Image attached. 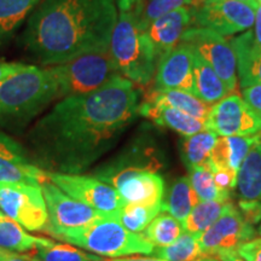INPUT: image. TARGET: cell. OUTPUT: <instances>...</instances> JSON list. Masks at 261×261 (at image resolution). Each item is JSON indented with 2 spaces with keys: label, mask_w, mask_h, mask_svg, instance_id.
Here are the masks:
<instances>
[{
  "label": "cell",
  "mask_w": 261,
  "mask_h": 261,
  "mask_svg": "<svg viewBox=\"0 0 261 261\" xmlns=\"http://www.w3.org/2000/svg\"><path fill=\"white\" fill-rule=\"evenodd\" d=\"M54 244L56 243L47 238L27 233L21 225L11 220L9 217L0 219V248L8 252L24 253L40 248L52 247Z\"/></svg>",
  "instance_id": "obj_25"
},
{
  "label": "cell",
  "mask_w": 261,
  "mask_h": 261,
  "mask_svg": "<svg viewBox=\"0 0 261 261\" xmlns=\"http://www.w3.org/2000/svg\"><path fill=\"white\" fill-rule=\"evenodd\" d=\"M162 204H125L120 212V221L130 232L144 231L155 217L161 212Z\"/></svg>",
  "instance_id": "obj_34"
},
{
  "label": "cell",
  "mask_w": 261,
  "mask_h": 261,
  "mask_svg": "<svg viewBox=\"0 0 261 261\" xmlns=\"http://www.w3.org/2000/svg\"><path fill=\"white\" fill-rule=\"evenodd\" d=\"M0 261H27V257H21L16 254H9V255L0 256Z\"/></svg>",
  "instance_id": "obj_45"
},
{
  "label": "cell",
  "mask_w": 261,
  "mask_h": 261,
  "mask_svg": "<svg viewBox=\"0 0 261 261\" xmlns=\"http://www.w3.org/2000/svg\"><path fill=\"white\" fill-rule=\"evenodd\" d=\"M9 254H14L11 252H8V250L3 249V248H0V256H5V255H9Z\"/></svg>",
  "instance_id": "obj_47"
},
{
  "label": "cell",
  "mask_w": 261,
  "mask_h": 261,
  "mask_svg": "<svg viewBox=\"0 0 261 261\" xmlns=\"http://www.w3.org/2000/svg\"><path fill=\"white\" fill-rule=\"evenodd\" d=\"M58 240L108 257L152 254L154 246L140 233L130 232L120 218L103 217L79 227L46 228Z\"/></svg>",
  "instance_id": "obj_4"
},
{
  "label": "cell",
  "mask_w": 261,
  "mask_h": 261,
  "mask_svg": "<svg viewBox=\"0 0 261 261\" xmlns=\"http://www.w3.org/2000/svg\"><path fill=\"white\" fill-rule=\"evenodd\" d=\"M254 234L252 225L230 203L219 219L200 236L202 256H215L223 250L237 249L240 244L252 240Z\"/></svg>",
  "instance_id": "obj_13"
},
{
  "label": "cell",
  "mask_w": 261,
  "mask_h": 261,
  "mask_svg": "<svg viewBox=\"0 0 261 261\" xmlns=\"http://www.w3.org/2000/svg\"><path fill=\"white\" fill-rule=\"evenodd\" d=\"M5 217H6V215H5L4 213H3L2 211H0V219H3V218H5Z\"/></svg>",
  "instance_id": "obj_49"
},
{
  "label": "cell",
  "mask_w": 261,
  "mask_h": 261,
  "mask_svg": "<svg viewBox=\"0 0 261 261\" xmlns=\"http://www.w3.org/2000/svg\"><path fill=\"white\" fill-rule=\"evenodd\" d=\"M138 114L152 120L160 126L167 127L185 137L207 129L205 120L196 119L172 107L148 102V100L140 103Z\"/></svg>",
  "instance_id": "obj_19"
},
{
  "label": "cell",
  "mask_w": 261,
  "mask_h": 261,
  "mask_svg": "<svg viewBox=\"0 0 261 261\" xmlns=\"http://www.w3.org/2000/svg\"><path fill=\"white\" fill-rule=\"evenodd\" d=\"M41 0H0V45L21 27Z\"/></svg>",
  "instance_id": "obj_28"
},
{
  "label": "cell",
  "mask_w": 261,
  "mask_h": 261,
  "mask_svg": "<svg viewBox=\"0 0 261 261\" xmlns=\"http://www.w3.org/2000/svg\"><path fill=\"white\" fill-rule=\"evenodd\" d=\"M189 180L198 201H223L228 202L230 192L221 190L214 180L213 174L208 168L197 167L190 169Z\"/></svg>",
  "instance_id": "obj_33"
},
{
  "label": "cell",
  "mask_w": 261,
  "mask_h": 261,
  "mask_svg": "<svg viewBox=\"0 0 261 261\" xmlns=\"http://www.w3.org/2000/svg\"><path fill=\"white\" fill-rule=\"evenodd\" d=\"M228 204L230 201H200L192 208L182 227L188 232L202 234L224 214Z\"/></svg>",
  "instance_id": "obj_29"
},
{
  "label": "cell",
  "mask_w": 261,
  "mask_h": 261,
  "mask_svg": "<svg viewBox=\"0 0 261 261\" xmlns=\"http://www.w3.org/2000/svg\"><path fill=\"white\" fill-rule=\"evenodd\" d=\"M259 233L261 234V225H260V227H259Z\"/></svg>",
  "instance_id": "obj_50"
},
{
  "label": "cell",
  "mask_w": 261,
  "mask_h": 261,
  "mask_svg": "<svg viewBox=\"0 0 261 261\" xmlns=\"http://www.w3.org/2000/svg\"><path fill=\"white\" fill-rule=\"evenodd\" d=\"M257 3H259V4H261V0H257Z\"/></svg>",
  "instance_id": "obj_51"
},
{
  "label": "cell",
  "mask_w": 261,
  "mask_h": 261,
  "mask_svg": "<svg viewBox=\"0 0 261 261\" xmlns=\"http://www.w3.org/2000/svg\"><path fill=\"white\" fill-rule=\"evenodd\" d=\"M208 2H215V0H208ZM236 2H243V3H257V0H236Z\"/></svg>",
  "instance_id": "obj_48"
},
{
  "label": "cell",
  "mask_w": 261,
  "mask_h": 261,
  "mask_svg": "<svg viewBox=\"0 0 261 261\" xmlns=\"http://www.w3.org/2000/svg\"><path fill=\"white\" fill-rule=\"evenodd\" d=\"M182 231V225L171 214L163 212L156 215L144 230L143 236L154 247H166L175 242Z\"/></svg>",
  "instance_id": "obj_31"
},
{
  "label": "cell",
  "mask_w": 261,
  "mask_h": 261,
  "mask_svg": "<svg viewBox=\"0 0 261 261\" xmlns=\"http://www.w3.org/2000/svg\"><path fill=\"white\" fill-rule=\"evenodd\" d=\"M102 261H166L159 257H145V256H130V257H115L112 260H102Z\"/></svg>",
  "instance_id": "obj_43"
},
{
  "label": "cell",
  "mask_w": 261,
  "mask_h": 261,
  "mask_svg": "<svg viewBox=\"0 0 261 261\" xmlns=\"http://www.w3.org/2000/svg\"><path fill=\"white\" fill-rule=\"evenodd\" d=\"M41 189L48 214L45 230L46 228L79 227L93 223L94 220L103 217H108L91 208L90 205L81 203L70 197L50 180L42 182Z\"/></svg>",
  "instance_id": "obj_14"
},
{
  "label": "cell",
  "mask_w": 261,
  "mask_h": 261,
  "mask_svg": "<svg viewBox=\"0 0 261 261\" xmlns=\"http://www.w3.org/2000/svg\"><path fill=\"white\" fill-rule=\"evenodd\" d=\"M47 175L48 180L70 197L108 217L120 218V212L126 203L112 185L90 175L54 172H47Z\"/></svg>",
  "instance_id": "obj_9"
},
{
  "label": "cell",
  "mask_w": 261,
  "mask_h": 261,
  "mask_svg": "<svg viewBox=\"0 0 261 261\" xmlns=\"http://www.w3.org/2000/svg\"><path fill=\"white\" fill-rule=\"evenodd\" d=\"M32 261H102L103 259L92 254L76 249L71 244H54L35 250Z\"/></svg>",
  "instance_id": "obj_35"
},
{
  "label": "cell",
  "mask_w": 261,
  "mask_h": 261,
  "mask_svg": "<svg viewBox=\"0 0 261 261\" xmlns=\"http://www.w3.org/2000/svg\"><path fill=\"white\" fill-rule=\"evenodd\" d=\"M261 140V132L253 136L218 137L211 154L210 168L228 169L238 173L250 149Z\"/></svg>",
  "instance_id": "obj_18"
},
{
  "label": "cell",
  "mask_w": 261,
  "mask_h": 261,
  "mask_svg": "<svg viewBox=\"0 0 261 261\" xmlns=\"http://www.w3.org/2000/svg\"><path fill=\"white\" fill-rule=\"evenodd\" d=\"M48 180L47 172L33 161L25 146L0 130V182L40 185Z\"/></svg>",
  "instance_id": "obj_15"
},
{
  "label": "cell",
  "mask_w": 261,
  "mask_h": 261,
  "mask_svg": "<svg viewBox=\"0 0 261 261\" xmlns=\"http://www.w3.org/2000/svg\"><path fill=\"white\" fill-rule=\"evenodd\" d=\"M241 201L261 202V140L250 149L237 173Z\"/></svg>",
  "instance_id": "obj_24"
},
{
  "label": "cell",
  "mask_w": 261,
  "mask_h": 261,
  "mask_svg": "<svg viewBox=\"0 0 261 261\" xmlns=\"http://www.w3.org/2000/svg\"><path fill=\"white\" fill-rule=\"evenodd\" d=\"M139 91L117 75L94 92L61 98L29 128V155L46 172L81 174L139 115Z\"/></svg>",
  "instance_id": "obj_1"
},
{
  "label": "cell",
  "mask_w": 261,
  "mask_h": 261,
  "mask_svg": "<svg viewBox=\"0 0 261 261\" xmlns=\"http://www.w3.org/2000/svg\"><path fill=\"white\" fill-rule=\"evenodd\" d=\"M207 129L220 137L253 136L261 132V119L237 92L212 106L205 119Z\"/></svg>",
  "instance_id": "obj_12"
},
{
  "label": "cell",
  "mask_w": 261,
  "mask_h": 261,
  "mask_svg": "<svg viewBox=\"0 0 261 261\" xmlns=\"http://www.w3.org/2000/svg\"><path fill=\"white\" fill-rule=\"evenodd\" d=\"M117 17L116 0H41L27 19L22 42L38 63L52 67L109 50Z\"/></svg>",
  "instance_id": "obj_2"
},
{
  "label": "cell",
  "mask_w": 261,
  "mask_h": 261,
  "mask_svg": "<svg viewBox=\"0 0 261 261\" xmlns=\"http://www.w3.org/2000/svg\"><path fill=\"white\" fill-rule=\"evenodd\" d=\"M210 171L213 174L214 180L217 185L221 190L230 192L232 189L236 188L237 185V173L228 169H218V168H210Z\"/></svg>",
  "instance_id": "obj_36"
},
{
  "label": "cell",
  "mask_w": 261,
  "mask_h": 261,
  "mask_svg": "<svg viewBox=\"0 0 261 261\" xmlns=\"http://www.w3.org/2000/svg\"><path fill=\"white\" fill-rule=\"evenodd\" d=\"M96 178L115 188L126 204H162L165 182L152 169L127 168Z\"/></svg>",
  "instance_id": "obj_11"
},
{
  "label": "cell",
  "mask_w": 261,
  "mask_h": 261,
  "mask_svg": "<svg viewBox=\"0 0 261 261\" xmlns=\"http://www.w3.org/2000/svg\"><path fill=\"white\" fill-rule=\"evenodd\" d=\"M154 90H181L194 94V50L180 41L161 58L155 74Z\"/></svg>",
  "instance_id": "obj_16"
},
{
  "label": "cell",
  "mask_w": 261,
  "mask_h": 261,
  "mask_svg": "<svg viewBox=\"0 0 261 261\" xmlns=\"http://www.w3.org/2000/svg\"><path fill=\"white\" fill-rule=\"evenodd\" d=\"M109 51L121 76L138 86H148L154 79L159 57L146 32L139 28L132 10L119 11Z\"/></svg>",
  "instance_id": "obj_5"
},
{
  "label": "cell",
  "mask_w": 261,
  "mask_h": 261,
  "mask_svg": "<svg viewBox=\"0 0 261 261\" xmlns=\"http://www.w3.org/2000/svg\"><path fill=\"white\" fill-rule=\"evenodd\" d=\"M243 100L261 119V84H254L242 89Z\"/></svg>",
  "instance_id": "obj_37"
},
{
  "label": "cell",
  "mask_w": 261,
  "mask_h": 261,
  "mask_svg": "<svg viewBox=\"0 0 261 261\" xmlns=\"http://www.w3.org/2000/svg\"><path fill=\"white\" fill-rule=\"evenodd\" d=\"M194 77L195 90L194 94L207 104L218 103L230 94L223 80L218 76L213 68L205 63L194 51Z\"/></svg>",
  "instance_id": "obj_23"
},
{
  "label": "cell",
  "mask_w": 261,
  "mask_h": 261,
  "mask_svg": "<svg viewBox=\"0 0 261 261\" xmlns=\"http://www.w3.org/2000/svg\"><path fill=\"white\" fill-rule=\"evenodd\" d=\"M46 68L57 85L60 99L94 92L120 75L109 50L90 52Z\"/></svg>",
  "instance_id": "obj_6"
},
{
  "label": "cell",
  "mask_w": 261,
  "mask_h": 261,
  "mask_svg": "<svg viewBox=\"0 0 261 261\" xmlns=\"http://www.w3.org/2000/svg\"><path fill=\"white\" fill-rule=\"evenodd\" d=\"M148 102L162 106H168L174 109L196 117V119L205 120L210 115L212 106L207 104L195 94L181 90H154L146 94Z\"/></svg>",
  "instance_id": "obj_22"
},
{
  "label": "cell",
  "mask_w": 261,
  "mask_h": 261,
  "mask_svg": "<svg viewBox=\"0 0 261 261\" xmlns=\"http://www.w3.org/2000/svg\"><path fill=\"white\" fill-rule=\"evenodd\" d=\"M218 135L213 130L205 129L195 135L185 137L180 142L181 156L189 171L192 168H207L211 162V154Z\"/></svg>",
  "instance_id": "obj_26"
},
{
  "label": "cell",
  "mask_w": 261,
  "mask_h": 261,
  "mask_svg": "<svg viewBox=\"0 0 261 261\" xmlns=\"http://www.w3.org/2000/svg\"><path fill=\"white\" fill-rule=\"evenodd\" d=\"M139 0H116L117 9H119V11H129L135 8Z\"/></svg>",
  "instance_id": "obj_44"
},
{
  "label": "cell",
  "mask_w": 261,
  "mask_h": 261,
  "mask_svg": "<svg viewBox=\"0 0 261 261\" xmlns=\"http://www.w3.org/2000/svg\"><path fill=\"white\" fill-rule=\"evenodd\" d=\"M31 67V64H24L21 62H5L0 61V83L11 77L12 75L21 73Z\"/></svg>",
  "instance_id": "obj_40"
},
{
  "label": "cell",
  "mask_w": 261,
  "mask_h": 261,
  "mask_svg": "<svg viewBox=\"0 0 261 261\" xmlns=\"http://www.w3.org/2000/svg\"><path fill=\"white\" fill-rule=\"evenodd\" d=\"M191 2L192 0H140L132 9V12L139 28L142 31H146L149 24L156 18L179 8L190 5Z\"/></svg>",
  "instance_id": "obj_32"
},
{
  "label": "cell",
  "mask_w": 261,
  "mask_h": 261,
  "mask_svg": "<svg viewBox=\"0 0 261 261\" xmlns=\"http://www.w3.org/2000/svg\"><path fill=\"white\" fill-rule=\"evenodd\" d=\"M253 31H247L230 40L236 56V64L241 87L261 84V55L253 52Z\"/></svg>",
  "instance_id": "obj_21"
},
{
  "label": "cell",
  "mask_w": 261,
  "mask_h": 261,
  "mask_svg": "<svg viewBox=\"0 0 261 261\" xmlns=\"http://www.w3.org/2000/svg\"><path fill=\"white\" fill-rule=\"evenodd\" d=\"M237 252L247 261H261V238L240 244L237 247Z\"/></svg>",
  "instance_id": "obj_39"
},
{
  "label": "cell",
  "mask_w": 261,
  "mask_h": 261,
  "mask_svg": "<svg viewBox=\"0 0 261 261\" xmlns=\"http://www.w3.org/2000/svg\"><path fill=\"white\" fill-rule=\"evenodd\" d=\"M160 166L161 163L156 155L154 143L150 142L146 137H140L133 140V143H130L117 158L94 172V177L127 168H146L158 171Z\"/></svg>",
  "instance_id": "obj_20"
},
{
  "label": "cell",
  "mask_w": 261,
  "mask_h": 261,
  "mask_svg": "<svg viewBox=\"0 0 261 261\" xmlns=\"http://www.w3.org/2000/svg\"><path fill=\"white\" fill-rule=\"evenodd\" d=\"M181 41L187 42L205 63L213 68L228 92H236L238 83L236 56L230 42L223 35L211 29L190 25L182 34Z\"/></svg>",
  "instance_id": "obj_10"
},
{
  "label": "cell",
  "mask_w": 261,
  "mask_h": 261,
  "mask_svg": "<svg viewBox=\"0 0 261 261\" xmlns=\"http://www.w3.org/2000/svg\"><path fill=\"white\" fill-rule=\"evenodd\" d=\"M198 202L200 201L191 187L189 177H181L173 182L167 197L165 198V201H162L161 211L171 214L182 225L192 208Z\"/></svg>",
  "instance_id": "obj_27"
},
{
  "label": "cell",
  "mask_w": 261,
  "mask_h": 261,
  "mask_svg": "<svg viewBox=\"0 0 261 261\" xmlns=\"http://www.w3.org/2000/svg\"><path fill=\"white\" fill-rule=\"evenodd\" d=\"M195 261H220V260L214 256H202V257H198V259H196Z\"/></svg>",
  "instance_id": "obj_46"
},
{
  "label": "cell",
  "mask_w": 261,
  "mask_h": 261,
  "mask_svg": "<svg viewBox=\"0 0 261 261\" xmlns=\"http://www.w3.org/2000/svg\"><path fill=\"white\" fill-rule=\"evenodd\" d=\"M139 2H140V0H139ZM144 2H148V0H144Z\"/></svg>",
  "instance_id": "obj_52"
},
{
  "label": "cell",
  "mask_w": 261,
  "mask_h": 261,
  "mask_svg": "<svg viewBox=\"0 0 261 261\" xmlns=\"http://www.w3.org/2000/svg\"><path fill=\"white\" fill-rule=\"evenodd\" d=\"M253 52L254 55H261V4L257 5L255 12V22L253 29Z\"/></svg>",
  "instance_id": "obj_41"
},
{
  "label": "cell",
  "mask_w": 261,
  "mask_h": 261,
  "mask_svg": "<svg viewBox=\"0 0 261 261\" xmlns=\"http://www.w3.org/2000/svg\"><path fill=\"white\" fill-rule=\"evenodd\" d=\"M191 10L179 8L156 18L146 28V34L154 45L159 61L181 41L182 34L191 25Z\"/></svg>",
  "instance_id": "obj_17"
},
{
  "label": "cell",
  "mask_w": 261,
  "mask_h": 261,
  "mask_svg": "<svg viewBox=\"0 0 261 261\" xmlns=\"http://www.w3.org/2000/svg\"><path fill=\"white\" fill-rule=\"evenodd\" d=\"M0 210L25 230L40 231L46 227L47 207L40 185L0 182Z\"/></svg>",
  "instance_id": "obj_8"
},
{
  "label": "cell",
  "mask_w": 261,
  "mask_h": 261,
  "mask_svg": "<svg viewBox=\"0 0 261 261\" xmlns=\"http://www.w3.org/2000/svg\"><path fill=\"white\" fill-rule=\"evenodd\" d=\"M259 3H243L236 0H202L190 6L191 23L195 27L211 29L223 37H232L237 33L249 31L255 22Z\"/></svg>",
  "instance_id": "obj_7"
},
{
  "label": "cell",
  "mask_w": 261,
  "mask_h": 261,
  "mask_svg": "<svg viewBox=\"0 0 261 261\" xmlns=\"http://www.w3.org/2000/svg\"><path fill=\"white\" fill-rule=\"evenodd\" d=\"M58 98L46 67L31 65L0 83V130L19 132Z\"/></svg>",
  "instance_id": "obj_3"
},
{
  "label": "cell",
  "mask_w": 261,
  "mask_h": 261,
  "mask_svg": "<svg viewBox=\"0 0 261 261\" xmlns=\"http://www.w3.org/2000/svg\"><path fill=\"white\" fill-rule=\"evenodd\" d=\"M200 236L201 234L182 231L175 242L166 247H155L152 254L166 261H195L202 257L198 244Z\"/></svg>",
  "instance_id": "obj_30"
},
{
  "label": "cell",
  "mask_w": 261,
  "mask_h": 261,
  "mask_svg": "<svg viewBox=\"0 0 261 261\" xmlns=\"http://www.w3.org/2000/svg\"><path fill=\"white\" fill-rule=\"evenodd\" d=\"M214 257L220 261H247L244 257L237 252V249H227L219 252Z\"/></svg>",
  "instance_id": "obj_42"
},
{
  "label": "cell",
  "mask_w": 261,
  "mask_h": 261,
  "mask_svg": "<svg viewBox=\"0 0 261 261\" xmlns=\"http://www.w3.org/2000/svg\"><path fill=\"white\" fill-rule=\"evenodd\" d=\"M241 214L248 224L254 225L261 221V202L240 201Z\"/></svg>",
  "instance_id": "obj_38"
}]
</instances>
